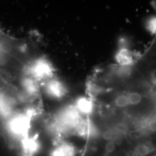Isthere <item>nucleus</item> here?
<instances>
[{
    "instance_id": "nucleus-1",
    "label": "nucleus",
    "mask_w": 156,
    "mask_h": 156,
    "mask_svg": "<svg viewBox=\"0 0 156 156\" xmlns=\"http://www.w3.org/2000/svg\"><path fill=\"white\" fill-rule=\"evenodd\" d=\"M35 113V111L30 109L24 111L15 112L5 120V132L17 146L31 134V121Z\"/></svg>"
},
{
    "instance_id": "nucleus-2",
    "label": "nucleus",
    "mask_w": 156,
    "mask_h": 156,
    "mask_svg": "<svg viewBox=\"0 0 156 156\" xmlns=\"http://www.w3.org/2000/svg\"><path fill=\"white\" fill-rule=\"evenodd\" d=\"M128 39L123 37L119 40V48L115 54L116 64L123 67H131L136 61L138 56L129 48Z\"/></svg>"
},
{
    "instance_id": "nucleus-3",
    "label": "nucleus",
    "mask_w": 156,
    "mask_h": 156,
    "mask_svg": "<svg viewBox=\"0 0 156 156\" xmlns=\"http://www.w3.org/2000/svg\"><path fill=\"white\" fill-rule=\"evenodd\" d=\"M20 156H35L39 153L42 142L37 134H30L17 145Z\"/></svg>"
},
{
    "instance_id": "nucleus-4",
    "label": "nucleus",
    "mask_w": 156,
    "mask_h": 156,
    "mask_svg": "<svg viewBox=\"0 0 156 156\" xmlns=\"http://www.w3.org/2000/svg\"><path fill=\"white\" fill-rule=\"evenodd\" d=\"M29 73L31 78L36 81L50 79L53 71L50 64L43 59L37 60L32 64L29 68Z\"/></svg>"
},
{
    "instance_id": "nucleus-5",
    "label": "nucleus",
    "mask_w": 156,
    "mask_h": 156,
    "mask_svg": "<svg viewBox=\"0 0 156 156\" xmlns=\"http://www.w3.org/2000/svg\"><path fill=\"white\" fill-rule=\"evenodd\" d=\"M76 147L66 140H60L53 143L49 156H76L78 154Z\"/></svg>"
},
{
    "instance_id": "nucleus-6",
    "label": "nucleus",
    "mask_w": 156,
    "mask_h": 156,
    "mask_svg": "<svg viewBox=\"0 0 156 156\" xmlns=\"http://www.w3.org/2000/svg\"><path fill=\"white\" fill-rule=\"evenodd\" d=\"M45 89L48 94L56 99L61 98L66 93L62 84L54 79H50L47 80Z\"/></svg>"
},
{
    "instance_id": "nucleus-7",
    "label": "nucleus",
    "mask_w": 156,
    "mask_h": 156,
    "mask_svg": "<svg viewBox=\"0 0 156 156\" xmlns=\"http://www.w3.org/2000/svg\"><path fill=\"white\" fill-rule=\"evenodd\" d=\"M14 102L0 91V117L5 120L15 112Z\"/></svg>"
},
{
    "instance_id": "nucleus-8",
    "label": "nucleus",
    "mask_w": 156,
    "mask_h": 156,
    "mask_svg": "<svg viewBox=\"0 0 156 156\" xmlns=\"http://www.w3.org/2000/svg\"><path fill=\"white\" fill-rule=\"evenodd\" d=\"M37 81L33 78H26L23 79L22 85L26 94L30 97H35L38 93V86Z\"/></svg>"
},
{
    "instance_id": "nucleus-9",
    "label": "nucleus",
    "mask_w": 156,
    "mask_h": 156,
    "mask_svg": "<svg viewBox=\"0 0 156 156\" xmlns=\"http://www.w3.org/2000/svg\"><path fill=\"white\" fill-rule=\"evenodd\" d=\"M145 26L148 32L156 36V15L148 17L146 19Z\"/></svg>"
},
{
    "instance_id": "nucleus-10",
    "label": "nucleus",
    "mask_w": 156,
    "mask_h": 156,
    "mask_svg": "<svg viewBox=\"0 0 156 156\" xmlns=\"http://www.w3.org/2000/svg\"><path fill=\"white\" fill-rule=\"evenodd\" d=\"M9 50V49L8 48H6L4 46V44H0V56L2 53H4L5 52H6Z\"/></svg>"
}]
</instances>
